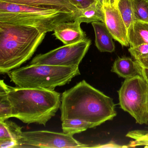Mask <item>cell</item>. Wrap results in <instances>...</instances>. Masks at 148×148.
<instances>
[{
    "instance_id": "8fae6325",
    "label": "cell",
    "mask_w": 148,
    "mask_h": 148,
    "mask_svg": "<svg viewBox=\"0 0 148 148\" xmlns=\"http://www.w3.org/2000/svg\"><path fill=\"white\" fill-rule=\"evenodd\" d=\"M9 3L72 13L78 16L79 10L67 0H0Z\"/></svg>"
},
{
    "instance_id": "4fadbf2b",
    "label": "cell",
    "mask_w": 148,
    "mask_h": 148,
    "mask_svg": "<svg viewBox=\"0 0 148 148\" xmlns=\"http://www.w3.org/2000/svg\"><path fill=\"white\" fill-rule=\"evenodd\" d=\"M111 71L125 79L129 78L137 75H141L139 66L135 60L133 61L128 57H123L116 59L113 63Z\"/></svg>"
},
{
    "instance_id": "ffe728a7",
    "label": "cell",
    "mask_w": 148,
    "mask_h": 148,
    "mask_svg": "<svg viewBox=\"0 0 148 148\" xmlns=\"http://www.w3.org/2000/svg\"><path fill=\"white\" fill-rule=\"evenodd\" d=\"M135 21L148 22V0H132Z\"/></svg>"
},
{
    "instance_id": "8992f818",
    "label": "cell",
    "mask_w": 148,
    "mask_h": 148,
    "mask_svg": "<svg viewBox=\"0 0 148 148\" xmlns=\"http://www.w3.org/2000/svg\"><path fill=\"white\" fill-rule=\"evenodd\" d=\"M119 104L140 125L148 124L147 84L141 75L125 79L118 91Z\"/></svg>"
},
{
    "instance_id": "9c48e42d",
    "label": "cell",
    "mask_w": 148,
    "mask_h": 148,
    "mask_svg": "<svg viewBox=\"0 0 148 148\" xmlns=\"http://www.w3.org/2000/svg\"><path fill=\"white\" fill-rule=\"evenodd\" d=\"M105 22L107 29L113 37L122 46H130L128 32L117 7L103 6Z\"/></svg>"
},
{
    "instance_id": "44dd1931",
    "label": "cell",
    "mask_w": 148,
    "mask_h": 148,
    "mask_svg": "<svg viewBox=\"0 0 148 148\" xmlns=\"http://www.w3.org/2000/svg\"><path fill=\"white\" fill-rule=\"evenodd\" d=\"M126 136L132 138L134 140L132 141L129 144V147H135L139 146H148V135L146 132L141 130H133L129 132Z\"/></svg>"
},
{
    "instance_id": "6da1fadb",
    "label": "cell",
    "mask_w": 148,
    "mask_h": 148,
    "mask_svg": "<svg viewBox=\"0 0 148 148\" xmlns=\"http://www.w3.org/2000/svg\"><path fill=\"white\" fill-rule=\"evenodd\" d=\"M115 106L112 99L83 80L62 94L60 119H79L94 128L116 116Z\"/></svg>"
},
{
    "instance_id": "f546056e",
    "label": "cell",
    "mask_w": 148,
    "mask_h": 148,
    "mask_svg": "<svg viewBox=\"0 0 148 148\" xmlns=\"http://www.w3.org/2000/svg\"><path fill=\"white\" fill-rule=\"evenodd\" d=\"M147 84V101H148V83Z\"/></svg>"
},
{
    "instance_id": "4316f807",
    "label": "cell",
    "mask_w": 148,
    "mask_h": 148,
    "mask_svg": "<svg viewBox=\"0 0 148 148\" xmlns=\"http://www.w3.org/2000/svg\"><path fill=\"white\" fill-rule=\"evenodd\" d=\"M140 69L141 76L144 78L147 83H148V68L140 67Z\"/></svg>"
},
{
    "instance_id": "7a4b0ae2",
    "label": "cell",
    "mask_w": 148,
    "mask_h": 148,
    "mask_svg": "<svg viewBox=\"0 0 148 148\" xmlns=\"http://www.w3.org/2000/svg\"><path fill=\"white\" fill-rule=\"evenodd\" d=\"M8 95L12 108V117L28 124L45 126L61 105L60 93L54 90L8 86Z\"/></svg>"
},
{
    "instance_id": "1f68e13d",
    "label": "cell",
    "mask_w": 148,
    "mask_h": 148,
    "mask_svg": "<svg viewBox=\"0 0 148 148\" xmlns=\"http://www.w3.org/2000/svg\"><path fill=\"white\" fill-rule=\"evenodd\" d=\"M98 1H99V0H98Z\"/></svg>"
},
{
    "instance_id": "5b68a950",
    "label": "cell",
    "mask_w": 148,
    "mask_h": 148,
    "mask_svg": "<svg viewBox=\"0 0 148 148\" xmlns=\"http://www.w3.org/2000/svg\"><path fill=\"white\" fill-rule=\"evenodd\" d=\"M7 74L17 87L54 90L69 84L80 73L77 66L30 64L14 69Z\"/></svg>"
},
{
    "instance_id": "52a82bcc",
    "label": "cell",
    "mask_w": 148,
    "mask_h": 148,
    "mask_svg": "<svg viewBox=\"0 0 148 148\" xmlns=\"http://www.w3.org/2000/svg\"><path fill=\"white\" fill-rule=\"evenodd\" d=\"M18 148H88L90 146L64 132L47 130L22 132Z\"/></svg>"
},
{
    "instance_id": "cb8c5ba5",
    "label": "cell",
    "mask_w": 148,
    "mask_h": 148,
    "mask_svg": "<svg viewBox=\"0 0 148 148\" xmlns=\"http://www.w3.org/2000/svg\"><path fill=\"white\" fill-rule=\"evenodd\" d=\"M18 142L14 139L10 138L0 139V148H18Z\"/></svg>"
},
{
    "instance_id": "f1b7e54d",
    "label": "cell",
    "mask_w": 148,
    "mask_h": 148,
    "mask_svg": "<svg viewBox=\"0 0 148 148\" xmlns=\"http://www.w3.org/2000/svg\"><path fill=\"white\" fill-rule=\"evenodd\" d=\"M99 2L103 6L105 4V0H99Z\"/></svg>"
},
{
    "instance_id": "603a6c76",
    "label": "cell",
    "mask_w": 148,
    "mask_h": 148,
    "mask_svg": "<svg viewBox=\"0 0 148 148\" xmlns=\"http://www.w3.org/2000/svg\"><path fill=\"white\" fill-rule=\"evenodd\" d=\"M78 10H82L98 2V0H67Z\"/></svg>"
},
{
    "instance_id": "d6986e66",
    "label": "cell",
    "mask_w": 148,
    "mask_h": 148,
    "mask_svg": "<svg viewBox=\"0 0 148 148\" xmlns=\"http://www.w3.org/2000/svg\"><path fill=\"white\" fill-rule=\"evenodd\" d=\"M117 8L128 32L135 22L132 0H119Z\"/></svg>"
},
{
    "instance_id": "2e32d148",
    "label": "cell",
    "mask_w": 148,
    "mask_h": 148,
    "mask_svg": "<svg viewBox=\"0 0 148 148\" xmlns=\"http://www.w3.org/2000/svg\"><path fill=\"white\" fill-rule=\"evenodd\" d=\"M8 87L4 80L0 81V121L12 118V108L8 95Z\"/></svg>"
},
{
    "instance_id": "5bb4252c",
    "label": "cell",
    "mask_w": 148,
    "mask_h": 148,
    "mask_svg": "<svg viewBox=\"0 0 148 148\" xmlns=\"http://www.w3.org/2000/svg\"><path fill=\"white\" fill-rule=\"evenodd\" d=\"M130 47L148 44V22L135 21L128 31Z\"/></svg>"
},
{
    "instance_id": "7c38bea8",
    "label": "cell",
    "mask_w": 148,
    "mask_h": 148,
    "mask_svg": "<svg viewBox=\"0 0 148 148\" xmlns=\"http://www.w3.org/2000/svg\"><path fill=\"white\" fill-rule=\"evenodd\" d=\"M95 34V45L101 52L112 53L115 51L113 38L105 24L101 21L92 23Z\"/></svg>"
},
{
    "instance_id": "3957f363",
    "label": "cell",
    "mask_w": 148,
    "mask_h": 148,
    "mask_svg": "<svg viewBox=\"0 0 148 148\" xmlns=\"http://www.w3.org/2000/svg\"><path fill=\"white\" fill-rule=\"evenodd\" d=\"M46 34L33 27L0 22V73H8L29 60Z\"/></svg>"
},
{
    "instance_id": "4dcf8cb0",
    "label": "cell",
    "mask_w": 148,
    "mask_h": 148,
    "mask_svg": "<svg viewBox=\"0 0 148 148\" xmlns=\"http://www.w3.org/2000/svg\"><path fill=\"white\" fill-rule=\"evenodd\" d=\"M146 134H147V135H148V132H146Z\"/></svg>"
},
{
    "instance_id": "484cf974",
    "label": "cell",
    "mask_w": 148,
    "mask_h": 148,
    "mask_svg": "<svg viewBox=\"0 0 148 148\" xmlns=\"http://www.w3.org/2000/svg\"><path fill=\"white\" fill-rule=\"evenodd\" d=\"M135 61L139 67L148 68V54L140 57Z\"/></svg>"
},
{
    "instance_id": "d4e9b609",
    "label": "cell",
    "mask_w": 148,
    "mask_h": 148,
    "mask_svg": "<svg viewBox=\"0 0 148 148\" xmlns=\"http://www.w3.org/2000/svg\"><path fill=\"white\" fill-rule=\"evenodd\" d=\"M91 147L101 148H128L129 146H127V145H120L116 143L113 141H111V142L104 144L98 145L95 146H91Z\"/></svg>"
},
{
    "instance_id": "277c9868",
    "label": "cell",
    "mask_w": 148,
    "mask_h": 148,
    "mask_svg": "<svg viewBox=\"0 0 148 148\" xmlns=\"http://www.w3.org/2000/svg\"><path fill=\"white\" fill-rule=\"evenodd\" d=\"M72 13L39 8L0 1V22L29 26L47 33L62 22L76 19Z\"/></svg>"
},
{
    "instance_id": "e0dca14e",
    "label": "cell",
    "mask_w": 148,
    "mask_h": 148,
    "mask_svg": "<svg viewBox=\"0 0 148 148\" xmlns=\"http://www.w3.org/2000/svg\"><path fill=\"white\" fill-rule=\"evenodd\" d=\"M22 132V127L14 122L8 119L0 121V139L10 138L18 142Z\"/></svg>"
},
{
    "instance_id": "9a60e30c",
    "label": "cell",
    "mask_w": 148,
    "mask_h": 148,
    "mask_svg": "<svg viewBox=\"0 0 148 148\" xmlns=\"http://www.w3.org/2000/svg\"><path fill=\"white\" fill-rule=\"evenodd\" d=\"M75 20L79 21L81 23H90L96 21L104 23L105 13L103 5L98 1L80 10L78 16Z\"/></svg>"
},
{
    "instance_id": "ba28073f",
    "label": "cell",
    "mask_w": 148,
    "mask_h": 148,
    "mask_svg": "<svg viewBox=\"0 0 148 148\" xmlns=\"http://www.w3.org/2000/svg\"><path fill=\"white\" fill-rule=\"evenodd\" d=\"M91 44L90 39L71 45H65L44 54L35 56L30 64L59 66H79Z\"/></svg>"
},
{
    "instance_id": "83f0119b",
    "label": "cell",
    "mask_w": 148,
    "mask_h": 148,
    "mask_svg": "<svg viewBox=\"0 0 148 148\" xmlns=\"http://www.w3.org/2000/svg\"><path fill=\"white\" fill-rule=\"evenodd\" d=\"M119 0H105L106 5L109 6L111 7H117L118 2Z\"/></svg>"
},
{
    "instance_id": "30bf717a",
    "label": "cell",
    "mask_w": 148,
    "mask_h": 148,
    "mask_svg": "<svg viewBox=\"0 0 148 148\" xmlns=\"http://www.w3.org/2000/svg\"><path fill=\"white\" fill-rule=\"evenodd\" d=\"M81 24L76 20L62 22L55 27L53 35L65 45L75 44L84 40L87 38L86 33L81 28Z\"/></svg>"
},
{
    "instance_id": "7402d4cb",
    "label": "cell",
    "mask_w": 148,
    "mask_h": 148,
    "mask_svg": "<svg viewBox=\"0 0 148 148\" xmlns=\"http://www.w3.org/2000/svg\"><path fill=\"white\" fill-rule=\"evenodd\" d=\"M129 51L132 57L136 60L142 56L148 54V44H143L130 47Z\"/></svg>"
},
{
    "instance_id": "ac0fdd59",
    "label": "cell",
    "mask_w": 148,
    "mask_h": 148,
    "mask_svg": "<svg viewBox=\"0 0 148 148\" xmlns=\"http://www.w3.org/2000/svg\"><path fill=\"white\" fill-rule=\"evenodd\" d=\"M92 128L94 127L91 124L79 119H66L62 122L63 132L72 136Z\"/></svg>"
}]
</instances>
